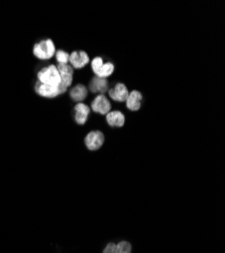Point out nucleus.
I'll list each match as a JSON object with an SVG mask.
<instances>
[{"instance_id": "nucleus-1", "label": "nucleus", "mask_w": 225, "mask_h": 253, "mask_svg": "<svg viewBox=\"0 0 225 253\" xmlns=\"http://www.w3.org/2000/svg\"><path fill=\"white\" fill-rule=\"evenodd\" d=\"M37 81L45 85L59 87L61 84V75L57 66L51 64L37 72Z\"/></svg>"}, {"instance_id": "nucleus-8", "label": "nucleus", "mask_w": 225, "mask_h": 253, "mask_svg": "<svg viewBox=\"0 0 225 253\" xmlns=\"http://www.w3.org/2000/svg\"><path fill=\"white\" fill-rule=\"evenodd\" d=\"M34 90H35L36 94H38L42 97H46V98H55L61 94H64L62 92V90L60 89V86L53 87V86L45 85V84L39 83L38 81H36V83H35Z\"/></svg>"}, {"instance_id": "nucleus-6", "label": "nucleus", "mask_w": 225, "mask_h": 253, "mask_svg": "<svg viewBox=\"0 0 225 253\" xmlns=\"http://www.w3.org/2000/svg\"><path fill=\"white\" fill-rule=\"evenodd\" d=\"M91 110L94 113L106 116L111 112V103L104 94H98L91 103Z\"/></svg>"}, {"instance_id": "nucleus-3", "label": "nucleus", "mask_w": 225, "mask_h": 253, "mask_svg": "<svg viewBox=\"0 0 225 253\" xmlns=\"http://www.w3.org/2000/svg\"><path fill=\"white\" fill-rule=\"evenodd\" d=\"M91 67L92 71L97 77L100 78H107L114 72V64L111 62L103 63V59L101 57H95L91 61Z\"/></svg>"}, {"instance_id": "nucleus-5", "label": "nucleus", "mask_w": 225, "mask_h": 253, "mask_svg": "<svg viewBox=\"0 0 225 253\" xmlns=\"http://www.w3.org/2000/svg\"><path fill=\"white\" fill-rule=\"evenodd\" d=\"M105 141L104 134L101 131H91L84 139L87 149L90 151H97L103 146Z\"/></svg>"}, {"instance_id": "nucleus-16", "label": "nucleus", "mask_w": 225, "mask_h": 253, "mask_svg": "<svg viewBox=\"0 0 225 253\" xmlns=\"http://www.w3.org/2000/svg\"><path fill=\"white\" fill-rule=\"evenodd\" d=\"M116 250L118 253H131V244L128 241H120L116 244Z\"/></svg>"}, {"instance_id": "nucleus-13", "label": "nucleus", "mask_w": 225, "mask_h": 253, "mask_svg": "<svg viewBox=\"0 0 225 253\" xmlns=\"http://www.w3.org/2000/svg\"><path fill=\"white\" fill-rule=\"evenodd\" d=\"M106 122L112 128H121L125 126L126 117L119 111H112L106 115Z\"/></svg>"}, {"instance_id": "nucleus-7", "label": "nucleus", "mask_w": 225, "mask_h": 253, "mask_svg": "<svg viewBox=\"0 0 225 253\" xmlns=\"http://www.w3.org/2000/svg\"><path fill=\"white\" fill-rule=\"evenodd\" d=\"M69 62L73 69H82L90 62V58L85 51H74L70 54Z\"/></svg>"}, {"instance_id": "nucleus-17", "label": "nucleus", "mask_w": 225, "mask_h": 253, "mask_svg": "<svg viewBox=\"0 0 225 253\" xmlns=\"http://www.w3.org/2000/svg\"><path fill=\"white\" fill-rule=\"evenodd\" d=\"M103 253H118L116 250V244L108 243L103 249Z\"/></svg>"}, {"instance_id": "nucleus-10", "label": "nucleus", "mask_w": 225, "mask_h": 253, "mask_svg": "<svg viewBox=\"0 0 225 253\" xmlns=\"http://www.w3.org/2000/svg\"><path fill=\"white\" fill-rule=\"evenodd\" d=\"M109 87V83L107 79L105 78H100L97 76H94L90 83H89V89L92 93H99V94H104Z\"/></svg>"}, {"instance_id": "nucleus-14", "label": "nucleus", "mask_w": 225, "mask_h": 253, "mask_svg": "<svg viewBox=\"0 0 225 253\" xmlns=\"http://www.w3.org/2000/svg\"><path fill=\"white\" fill-rule=\"evenodd\" d=\"M88 95V89L83 84H77L70 90V96L75 102H82Z\"/></svg>"}, {"instance_id": "nucleus-9", "label": "nucleus", "mask_w": 225, "mask_h": 253, "mask_svg": "<svg viewBox=\"0 0 225 253\" xmlns=\"http://www.w3.org/2000/svg\"><path fill=\"white\" fill-rule=\"evenodd\" d=\"M74 111H75V122L80 126L85 125L91 111L88 105L83 102H78L75 105Z\"/></svg>"}, {"instance_id": "nucleus-4", "label": "nucleus", "mask_w": 225, "mask_h": 253, "mask_svg": "<svg viewBox=\"0 0 225 253\" xmlns=\"http://www.w3.org/2000/svg\"><path fill=\"white\" fill-rule=\"evenodd\" d=\"M57 68L61 75L60 89L62 90L63 93H65L67 91L68 87H70L72 85L74 69L69 64H58Z\"/></svg>"}, {"instance_id": "nucleus-15", "label": "nucleus", "mask_w": 225, "mask_h": 253, "mask_svg": "<svg viewBox=\"0 0 225 253\" xmlns=\"http://www.w3.org/2000/svg\"><path fill=\"white\" fill-rule=\"evenodd\" d=\"M55 56H56V60L58 62V64H68V63H69L70 54L67 53L64 50L56 51Z\"/></svg>"}, {"instance_id": "nucleus-12", "label": "nucleus", "mask_w": 225, "mask_h": 253, "mask_svg": "<svg viewBox=\"0 0 225 253\" xmlns=\"http://www.w3.org/2000/svg\"><path fill=\"white\" fill-rule=\"evenodd\" d=\"M141 102H142V94L138 90H132L129 92L126 103L127 108L131 112H137L141 108Z\"/></svg>"}, {"instance_id": "nucleus-2", "label": "nucleus", "mask_w": 225, "mask_h": 253, "mask_svg": "<svg viewBox=\"0 0 225 253\" xmlns=\"http://www.w3.org/2000/svg\"><path fill=\"white\" fill-rule=\"evenodd\" d=\"M56 47L51 39H46L34 44L32 53L39 60H49L55 56Z\"/></svg>"}, {"instance_id": "nucleus-11", "label": "nucleus", "mask_w": 225, "mask_h": 253, "mask_svg": "<svg viewBox=\"0 0 225 253\" xmlns=\"http://www.w3.org/2000/svg\"><path fill=\"white\" fill-rule=\"evenodd\" d=\"M109 96L117 101V102H125L129 94V91L128 87L126 86V84L124 83H117L116 85L109 90Z\"/></svg>"}]
</instances>
